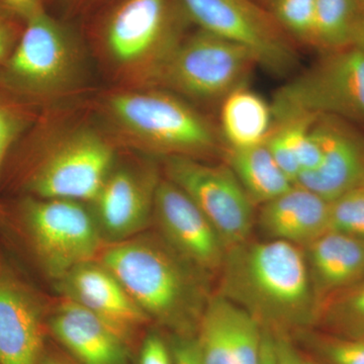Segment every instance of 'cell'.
Returning <instances> with one entry per match:
<instances>
[{"mask_svg": "<svg viewBox=\"0 0 364 364\" xmlns=\"http://www.w3.org/2000/svg\"><path fill=\"white\" fill-rule=\"evenodd\" d=\"M6 162L23 196L91 203L116 165V142L88 122L56 119L46 109Z\"/></svg>", "mask_w": 364, "mask_h": 364, "instance_id": "1", "label": "cell"}, {"mask_svg": "<svg viewBox=\"0 0 364 364\" xmlns=\"http://www.w3.org/2000/svg\"><path fill=\"white\" fill-rule=\"evenodd\" d=\"M219 291L250 314L263 329L284 332L317 325L320 304L303 248L269 239L227 249Z\"/></svg>", "mask_w": 364, "mask_h": 364, "instance_id": "2", "label": "cell"}, {"mask_svg": "<svg viewBox=\"0 0 364 364\" xmlns=\"http://www.w3.org/2000/svg\"><path fill=\"white\" fill-rule=\"evenodd\" d=\"M97 260L150 320L177 336L195 337L212 296L210 274L184 259L160 236L138 235L109 244Z\"/></svg>", "mask_w": 364, "mask_h": 364, "instance_id": "3", "label": "cell"}, {"mask_svg": "<svg viewBox=\"0 0 364 364\" xmlns=\"http://www.w3.org/2000/svg\"><path fill=\"white\" fill-rule=\"evenodd\" d=\"M86 21L119 87H153L191 26L178 0H116Z\"/></svg>", "mask_w": 364, "mask_h": 364, "instance_id": "4", "label": "cell"}, {"mask_svg": "<svg viewBox=\"0 0 364 364\" xmlns=\"http://www.w3.org/2000/svg\"><path fill=\"white\" fill-rule=\"evenodd\" d=\"M109 135L148 154L168 157L222 156L219 127L176 93L159 87H119L100 100Z\"/></svg>", "mask_w": 364, "mask_h": 364, "instance_id": "5", "label": "cell"}, {"mask_svg": "<svg viewBox=\"0 0 364 364\" xmlns=\"http://www.w3.org/2000/svg\"><path fill=\"white\" fill-rule=\"evenodd\" d=\"M80 37L70 21L44 4L26 18L18 45L0 65V81L41 109L80 90L85 62Z\"/></svg>", "mask_w": 364, "mask_h": 364, "instance_id": "6", "label": "cell"}, {"mask_svg": "<svg viewBox=\"0 0 364 364\" xmlns=\"http://www.w3.org/2000/svg\"><path fill=\"white\" fill-rule=\"evenodd\" d=\"M323 56L275 91L274 123L330 116L364 123V52L354 46Z\"/></svg>", "mask_w": 364, "mask_h": 364, "instance_id": "7", "label": "cell"}, {"mask_svg": "<svg viewBox=\"0 0 364 364\" xmlns=\"http://www.w3.org/2000/svg\"><path fill=\"white\" fill-rule=\"evenodd\" d=\"M256 65L245 48L196 28L177 46L153 87L176 93L191 104L220 105L246 85Z\"/></svg>", "mask_w": 364, "mask_h": 364, "instance_id": "8", "label": "cell"}, {"mask_svg": "<svg viewBox=\"0 0 364 364\" xmlns=\"http://www.w3.org/2000/svg\"><path fill=\"white\" fill-rule=\"evenodd\" d=\"M85 203L23 196L21 225L41 267L58 280L74 267L97 260L105 239Z\"/></svg>", "mask_w": 364, "mask_h": 364, "instance_id": "9", "label": "cell"}, {"mask_svg": "<svg viewBox=\"0 0 364 364\" xmlns=\"http://www.w3.org/2000/svg\"><path fill=\"white\" fill-rule=\"evenodd\" d=\"M191 26L245 48L257 65L284 76L299 63L296 44L256 0H178Z\"/></svg>", "mask_w": 364, "mask_h": 364, "instance_id": "10", "label": "cell"}, {"mask_svg": "<svg viewBox=\"0 0 364 364\" xmlns=\"http://www.w3.org/2000/svg\"><path fill=\"white\" fill-rule=\"evenodd\" d=\"M164 161L165 177L198 205L227 249L250 239L255 205L227 164L181 156Z\"/></svg>", "mask_w": 364, "mask_h": 364, "instance_id": "11", "label": "cell"}, {"mask_svg": "<svg viewBox=\"0 0 364 364\" xmlns=\"http://www.w3.org/2000/svg\"><path fill=\"white\" fill-rule=\"evenodd\" d=\"M161 178L154 164L116 163L91 203L104 239L116 243L143 232L152 221Z\"/></svg>", "mask_w": 364, "mask_h": 364, "instance_id": "12", "label": "cell"}, {"mask_svg": "<svg viewBox=\"0 0 364 364\" xmlns=\"http://www.w3.org/2000/svg\"><path fill=\"white\" fill-rule=\"evenodd\" d=\"M160 237L203 272H220L227 248L217 230L191 198L163 177L155 196L153 219Z\"/></svg>", "mask_w": 364, "mask_h": 364, "instance_id": "13", "label": "cell"}, {"mask_svg": "<svg viewBox=\"0 0 364 364\" xmlns=\"http://www.w3.org/2000/svg\"><path fill=\"white\" fill-rule=\"evenodd\" d=\"M44 308L32 289L0 265V364H41Z\"/></svg>", "mask_w": 364, "mask_h": 364, "instance_id": "14", "label": "cell"}, {"mask_svg": "<svg viewBox=\"0 0 364 364\" xmlns=\"http://www.w3.org/2000/svg\"><path fill=\"white\" fill-rule=\"evenodd\" d=\"M315 124L322 140V162L301 174L296 184L332 202L364 186V134L339 117L320 116Z\"/></svg>", "mask_w": 364, "mask_h": 364, "instance_id": "15", "label": "cell"}, {"mask_svg": "<svg viewBox=\"0 0 364 364\" xmlns=\"http://www.w3.org/2000/svg\"><path fill=\"white\" fill-rule=\"evenodd\" d=\"M263 328L241 306L212 294L196 333L203 364H259Z\"/></svg>", "mask_w": 364, "mask_h": 364, "instance_id": "16", "label": "cell"}, {"mask_svg": "<svg viewBox=\"0 0 364 364\" xmlns=\"http://www.w3.org/2000/svg\"><path fill=\"white\" fill-rule=\"evenodd\" d=\"M56 284L64 298L95 314L127 341L132 333L150 321L97 259L74 267Z\"/></svg>", "mask_w": 364, "mask_h": 364, "instance_id": "17", "label": "cell"}, {"mask_svg": "<svg viewBox=\"0 0 364 364\" xmlns=\"http://www.w3.org/2000/svg\"><path fill=\"white\" fill-rule=\"evenodd\" d=\"M60 343L82 364H127L128 346L119 333L78 304L64 298L47 323Z\"/></svg>", "mask_w": 364, "mask_h": 364, "instance_id": "18", "label": "cell"}, {"mask_svg": "<svg viewBox=\"0 0 364 364\" xmlns=\"http://www.w3.org/2000/svg\"><path fill=\"white\" fill-rule=\"evenodd\" d=\"M330 202L310 189L294 184L261 205L258 224L269 239L304 248L329 231Z\"/></svg>", "mask_w": 364, "mask_h": 364, "instance_id": "19", "label": "cell"}, {"mask_svg": "<svg viewBox=\"0 0 364 364\" xmlns=\"http://www.w3.org/2000/svg\"><path fill=\"white\" fill-rule=\"evenodd\" d=\"M314 291L325 299L364 279V241L328 231L303 248Z\"/></svg>", "mask_w": 364, "mask_h": 364, "instance_id": "20", "label": "cell"}, {"mask_svg": "<svg viewBox=\"0 0 364 364\" xmlns=\"http://www.w3.org/2000/svg\"><path fill=\"white\" fill-rule=\"evenodd\" d=\"M274 124L272 104L248 87L239 86L220 104V133L230 149L264 144Z\"/></svg>", "mask_w": 364, "mask_h": 364, "instance_id": "21", "label": "cell"}, {"mask_svg": "<svg viewBox=\"0 0 364 364\" xmlns=\"http://www.w3.org/2000/svg\"><path fill=\"white\" fill-rule=\"evenodd\" d=\"M223 157L255 207L270 202L294 186L265 143L244 149L226 147Z\"/></svg>", "mask_w": 364, "mask_h": 364, "instance_id": "22", "label": "cell"}, {"mask_svg": "<svg viewBox=\"0 0 364 364\" xmlns=\"http://www.w3.org/2000/svg\"><path fill=\"white\" fill-rule=\"evenodd\" d=\"M361 9L358 0H317L312 47L325 53L351 46Z\"/></svg>", "mask_w": 364, "mask_h": 364, "instance_id": "23", "label": "cell"}, {"mask_svg": "<svg viewBox=\"0 0 364 364\" xmlns=\"http://www.w3.org/2000/svg\"><path fill=\"white\" fill-rule=\"evenodd\" d=\"M317 325L336 336L364 338V279L325 299Z\"/></svg>", "mask_w": 364, "mask_h": 364, "instance_id": "24", "label": "cell"}, {"mask_svg": "<svg viewBox=\"0 0 364 364\" xmlns=\"http://www.w3.org/2000/svg\"><path fill=\"white\" fill-rule=\"evenodd\" d=\"M41 112L0 81V176L14 144L37 121Z\"/></svg>", "mask_w": 364, "mask_h": 364, "instance_id": "25", "label": "cell"}, {"mask_svg": "<svg viewBox=\"0 0 364 364\" xmlns=\"http://www.w3.org/2000/svg\"><path fill=\"white\" fill-rule=\"evenodd\" d=\"M316 4L317 0H270L267 9L296 44L312 47Z\"/></svg>", "mask_w": 364, "mask_h": 364, "instance_id": "26", "label": "cell"}, {"mask_svg": "<svg viewBox=\"0 0 364 364\" xmlns=\"http://www.w3.org/2000/svg\"><path fill=\"white\" fill-rule=\"evenodd\" d=\"M329 231L364 241V186L330 202Z\"/></svg>", "mask_w": 364, "mask_h": 364, "instance_id": "27", "label": "cell"}, {"mask_svg": "<svg viewBox=\"0 0 364 364\" xmlns=\"http://www.w3.org/2000/svg\"><path fill=\"white\" fill-rule=\"evenodd\" d=\"M313 348L329 364H364V338L314 335Z\"/></svg>", "mask_w": 364, "mask_h": 364, "instance_id": "28", "label": "cell"}, {"mask_svg": "<svg viewBox=\"0 0 364 364\" xmlns=\"http://www.w3.org/2000/svg\"><path fill=\"white\" fill-rule=\"evenodd\" d=\"M26 18L0 0V65L18 45Z\"/></svg>", "mask_w": 364, "mask_h": 364, "instance_id": "29", "label": "cell"}, {"mask_svg": "<svg viewBox=\"0 0 364 364\" xmlns=\"http://www.w3.org/2000/svg\"><path fill=\"white\" fill-rule=\"evenodd\" d=\"M116 0H43L50 13L57 11L56 16L66 21H87Z\"/></svg>", "mask_w": 364, "mask_h": 364, "instance_id": "30", "label": "cell"}, {"mask_svg": "<svg viewBox=\"0 0 364 364\" xmlns=\"http://www.w3.org/2000/svg\"><path fill=\"white\" fill-rule=\"evenodd\" d=\"M139 364H174L173 354L159 335L151 333L144 340Z\"/></svg>", "mask_w": 364, "mask_h": 364, "instance_id": "31", "label": "cell"}, {"mask_svg": "<svg viewBox=\"0 0 364 364\" xmlns=\"http://www.w3.org/2000/svg\"><path fill=\"white\" fill-rule=\"evenodd\" d=\"M174 364H203L196 337L177 336L171 346Z\"/></svg>", "mask_w": 364, "mask_h": 364, "instance_id": "32", "label": "cell"}, {"mask_svg": "<svg viewBox=\"0 0 364 364\" xmlns=\"http://www.w3.org/2000/svg\"><path fill=\"white\" fill-rule=\"evenodd\" d=\"M277 364H304L287 333H272Z\"/></svg>", "mask_w": 364, "mask_h": 364, "instance_id": "33", "label": "cell"}, {"mask_svg": "<svg viewBox=\"0 0 364 364\" xmlns=\"http://www.w3.org/2000/svg\"><path fill=\"white\" fill-rule=\"evenodd\" d=\"M259 364H277L273 335L267 329H263Z\"/></svg>", "mask_w": 364, "mask_h": 364, "instance_id": "34", "label": "cell"}, {"mask_svg": "<svg viewBox=\"0 0 364 364\" xmlns=\"http://www.w3.org/2000/svg\"><path fill=\"white\" fill-rule=\"evenodd\" d=\"M4 2L14 9L16 13L21 14L23 18H28L31 14L42 4L43 0H4Z\"/></svg>", "mask_w": 364, "mask_h": 364, "instance_id": "35", "label": "cell"}, {"mask_svg": "<svg viewBox=\"0 0 364 364\" xmlns=\"http://www.w3.org/2000/svg\"><path fill=\"white\" fill-rule=\"evenodd\" d=\"M351 46L358 48L364 52V7L359 14L358 23L354 28L353 37H352Z\"/></svg>", "mask_w": 364, "mask_h": 364, "instance_id": "36", "label": "cell"}, {"mask_svg": "<svg viewBox=\"0 0 364 364\" xmlns=\"http://www.w3.org/2000/svg\"><path fill=\"white\" fill-rule=\"evenodd\" d=\"M41 364H67L64 361L60 360L58 358H55L54 356L48 355L47 353L44 354V358L42 359Z\"/></svg>", "mask_w": 364, "mask_h": 364, "instance_id": "37", "label": "cell"}, {"mask_svg": "<svg viewBox=\"0 0 364 364\" xmlns=\"http://www.w3.org/2000/svg\"><path fill=\"white\" fill-rule=\"evenodd\" d=\"M256 1L259 2L261 6L267 7L268 4H269L270 0H256Z\"/></svg>", "mask_w": 364, "mask_h": 364, "instance_id": "38", "label": "cell"}, {"mask_svg": "<svg viewBox=\"0 0 364 364\" xmlns=\"http://www.w3.org/2000/svg\"><path fill=\"white\" fill-rule=\"evenodd\" d=\"M304 364H317V363H313V361H309V360H306V359H304Z\"/></svg>", "mask_w": 364, "mask_h": 364, "instance_id": "39", "label": "cell"}, {"mask_svg": "<svg viewBox=\"0 0 364 364\" xmlns=\"http://www.w3.org/2000/svg\"><path fill=\"white\" fill-rule=\"evenodd\" d=\"M359 4H360V6L364 7V0H358Z\"/></svg>", "mask_w": 364, "mask_h": 364, "instance_id": "40", "label": "cell"}]
</instances>
